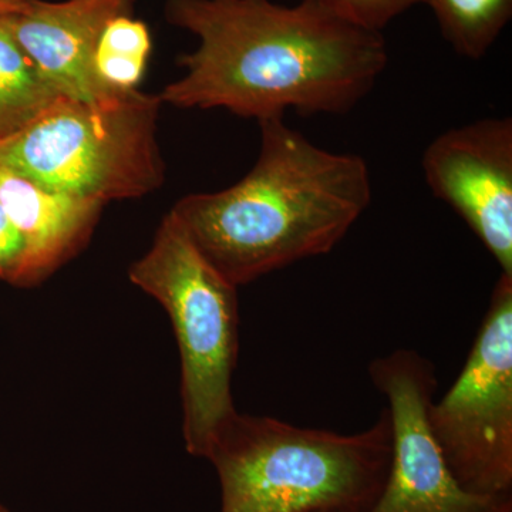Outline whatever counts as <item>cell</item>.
I'll use <instances>...</instances> for the list:
<instances>
[{"label":"cell","mask_w":512,"mask_h":512,"mask_svg":"<svg viewBox=\"0 0 512 512\" xmlns=\"http://www.w3.org/2000/svg\"><path fill=\"white\" fill-rule=\"evenodd\" d=\"M165 18L200 40L185 74L160 94L180 109H225L259 121L349 113L387 66L382 32L319 0H168Z\"/></svg>","instance_id":"1"},{"label":"cell","mask_w":512,"mask_h":512,"mask_svg":"<svg viewBox=\"0 0 512 512\" xmlns=\"http://www.w3.org/2000/svg\"><path fill=\"white\" fill-rule=\"evenodd\" d=\"M386 397L392 458L382 493L367 512H512L511 497L470 493L451 473L430 429L436 366L416 350L399 349L369 365Z\"/></svg>","instance_id":"7"},{"label":"cell","mask_w":512,"mask_h":512,"mask_svg":"<svg viewBox=\"0 0 512 512\" xmlns=\"http://www.w3.org/2000/svg\"><path fill=\"white\" fill-rule=\"evenodd\" d=\"M10 19H0V144L18 136L63 97L16 42Z\"/></svg>","instance_id":"11"},{"label":"cell","mask_w":512,"mask_h":512,"mask_svg":"<svg viewBox=\"0 0 512 512\" xmlns=\"http://www.w3.org/2000/svg\"><path fill=\"white\" fill-rule=\"evenodd\" d=\"M320 3L369 30L382 32L392 20L423 0H319Z\"/></svg>","instance_id":"14"},{"label":"cell","mask_w":512,"mask_h":512,"mask_svg":"<svg viewBox=\"0 0 512 512\" xmlns=\"http://www.w3.org/2000/svg\"><path fill=\"white\" fill-rule=\"evenodd\" d=\"M160 96L140 90L101 101L60 97L35 123L0 144V168L101 204L158 190Z\"/></svg>","instance_id":"5"},{"label":"cell","mask_w":512,"mask_h":512,"mask_svg":"<svg viewBox=\"0 0 512 512\" xmlns=\"http://www.w3.org/2000/svg\"><path fill=\"white\" fill-rule=\"evenodd\" d=\"M151 49V33L143 20L117 16L101 32L94 52V72L111 92L138 90Z\"/></svg>","instance_id":"13"},{"label":"cell","mask_w":512,"mask_h":512,"mask_svg":"<svg viewBox=\"0 0 512 512\" xmlns=\"http://www.w3.org/2000/svg\"><path fill=\"white\" fill-rule=\"evenodd\" d=\"M261 150L232 187L185 195L171 214L232 285L329 254L372 201L366 161L313 144L284 117L259 121Z\"/></svg>","instance_id":"2"},{"label":"cell","mask_w":512,"mask_h":512,"mask_svg":"<svg viewBox=\"0 0 512 512\" xmlns=\"http://www.w3.org/2000/svg\"><path fill=\"white\" fill-rule=\"evenodd\" d=\"M0 512H10L8 508L5 507V505L0 504Z\"/></svg>","instance_id":"17"},{"label":"cell","mask_w":512,"mask_h":512,"mask_svg":"<svg viewBox=\"0 0 512 512\" xmlns=\"http://www.w3.org/2000/svg\"><path fill=\"white\" fill-rule=\"evenodd\" d=\"M390 458L386 407L355 434L237 412L207 460L220 480L221 512H367L382 493Z\"/></svg>","instance_id":"3"},{"label":"cell","mask_w":512,"mask_h":512,"mask_svg":"<svg viewBox=\"0 0 512 512\" xmlns=\"http://www.w3.org/2000/svg\"><path fill=\"white\" fill-rule=\"evenodd\" d=\"M451 473L470 493L511 497L512 275L501 274L463 370L429 410Z\"/></svg>","instance_id":"6"},{"label":"cell","mask_w":512,"mask_h":512,"mask_svg":"<svg viewBox=\"0 0 512 512\" xmlns=\"http://www.w3.org/2000/svg\"><path fill=\"white\" fill-rule=\"evenodd\" d=\"M26 247L22 234L0 205V279L18 285Z\"/></svg>","instance_id":"15"},{"label":"cell","mask_w":512,"mask_h":512,"mask_svg":"<svg viewBox=\"0 0 512 512\" xmlns=\"http://www.w3.org/2000/svg\"><path fill=\"white\" fill-rule=\"evenodd\" d=\"M434 197L453 208L512 275V120L490 117L434 138L421 158Z\"/></svg>","instance_id":"8"},{"label":"cell","mask_w":512,"mask_h":512,"mask_svg":"<svg viewBox=\"0 0 512 512\" xmlns=\"http://www.w3.org/2000/svg\"><path fill=\"white\" fill-rule=\"evenodd\" d=\"M128 279L168 313L180 350L185 448L207 460L218 433L238 412L232 396L238 288L201 255L171 212L150 249L128 268Z\"/></svg>","instance_id":"4"},{"label":"cell","mask_w":512,"mask_h":512,"mask_svg":"<svg viewBox=\"0 0 512 512\" xmlns=\"http://www.w3.org/2000/svg\"><path fill=\"white\" fill-rule=\"evenodd\" d=\"M458 55L480 60L512 18V0H423Z\"/></svg>","instance_id":"12"},{"label":"cell","mask_w":512,"mask_h":512,"mask_svg":"<svg viewBox=\"0 0 512 512\" xmlns=\"http://www.w3.org/2000/svg\"><path fill=\"white\" fill-rule=\"evenodd\" d=\"M28 3L29 0H0V19L18 15Z\"/></svg>","instance_id":"16"},{"label":"cell","mask_w":512,"mask_h":512,"mask_svg":"<svg viewBox=\"0 0 512 512\" xmlns=\"http://www.w3.org/2000/svg\"><path fill=\"white\" fill-rule=\"evenodd\" d=\"M134 0H29L12 16L13 36L40 74L63 97L101 101L111 92L94 72V52L111 19L130 15Z\"/></svg>","instance_id":"9"},{"label":"cell","mask_w":512,"mask_h":512,"mask_svg":"<svg viewBox=\"0 0 512 512\" xmlns=\"http://www.w3.org/2000/svg\"><path fill=\"white\" fill-rule=\"evenodd\" d=\"M0 205L25 241L18 285L42 284L79 254L92 237L104 204L33 183L0 168Z\"/></svg>","instance_id":"10"}]
</instances>
